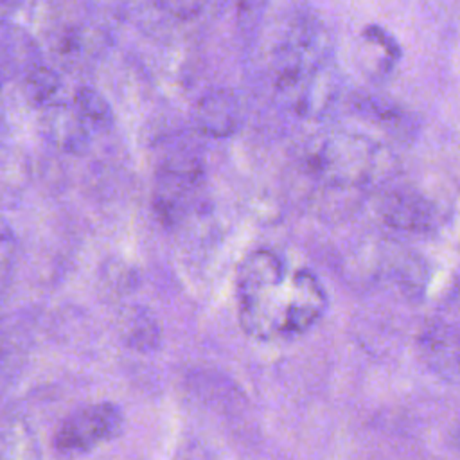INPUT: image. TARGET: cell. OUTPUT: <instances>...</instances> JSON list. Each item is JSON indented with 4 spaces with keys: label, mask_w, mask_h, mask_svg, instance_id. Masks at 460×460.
Here are the masks:
<instances>
[{
    "label": "cell",
    "mask_w": 460,
    "mask_h": 460,
    "mask_svg": "<svg viewBox=\"0 0 460 460\" xmlns=\"http://www.w3.org/2000/svg\"><path fill=\"white\" fill-rule=\"evenodd\" d=\"M354 110L363 119L374 122L376 126H379L381 129H385L392 135H408L410 133V117L404 111H401L399 106H395L385 99H377V97H370V95L358 97L354 102Z\"/></svg>",
    "instance_id": "obj_9"
},
{
    "label": "cell",
    "mask_w": 460,
    "mask_h": 460,
    "mask_svg": "<svg viewBox=\"0 0 460 460\" xmlns=\"http://www.w3.org/2000/svg\"><path fill=\"white\" fill-rule=\"evenodd\" d=\"M226 0H162V5L180 20H196L207 11L217 9Z\"/></svg>",
    "instance_id": "obj_13"
},
{
    "label": "cell",
    "mask_w": 460,
    "mask_h": 460,
    "mask_svg": "<svg viewBox=\"0 0 460 460\" xmlns=\"http://www.w3.org/2000/svg\"><path fill=\"white\" fill-rule=\"evenodd\" d=\"M203 181V160L187 147L171 149L158 165L153 207L164 225H178L194 203Z\"/></svg>",
    "instance_id": "obj_4"
},
{
    "label": "cell",
    "mask_w": 460,
    "mask_h": 460,
    "mask_svg": "<svg viewBox=\"0 0 460 460\" xmlns=\"http://www.w3.org/2000/svg\"><path fill=\"white\" fill-rule=\"evenodd\" d=\"M124 415L113 402H92L72 411L56 429L54 446L66 455L86 453L122 429Z\"/></svg>",
    "instance_id": "obj_5"
},
{
    "label": "cell",
    "mask_w": 460,
    "mask_h": 460,
    "mask_svg": "<svg viewBox=\"0 0 460 460\" xmlns=\"http://www.w3.org/2000/svg\"><path fill=\"white\" fill-rule=\"evenodd\" d=\"M304 171L331 189H363L388 174L386 147L358 131L325 129L302 147Z\"/></svg>",
    "instance_id": "obj_2"
},
{
    "label": "cell",
    "mask_w": 460,
    "mask_h": 460,
    "mask_svg": "<svg viewBox=\"0 0 460 460\" xmlns=\"http://www.w3.org/2000/svg\"><path fill=\"white\" fill-rule=\"evenodd\" d=\"M237 320L257 341H289L307 332L327 309L320 279L305 268L289 271L268 248L250 252L235 273Z\"/></svg>",
    "instance_id": "obj_1"
},
{
    "label": "cell",
    "mask_w": 460,
    "mask_h": 460,
    "mask_svg": "<svg viewBox=\"0 0 460 460\" xmlns=\"http://www.w3.org/2000/svg\"><path fill=\"white\" fill-rule=\"evenodd\" d=\"M23 90L34 106L45 110L59 101L61 79L54 68L38 61L23 74Z\"/></svg>",
    "instance_id": "obj_10"
},
{
    "label": "cell",
    "mask_w": 460,
    "mask_h": 460,
    "mask_svg": "<svg viewBox=\"0 0 460 460\" xmlns=\"http://www.w3.org/2000/svg\"><path fill=\"white\" fill-rule=\"evenodd\" d=\"M47 137L66 153H81L88 146L90 128L79 117L72 102L58 101L43 110Z\"/></svg>",
    "instance_id": "obj_8"
},
{
    "label": "cell",
    "mask_w": 460,
    "mask_h": 460,
    "mask_svg": "<svg viewBox=\"0 0 460 460\" xmlns=\"http://www.w3.org/2000/svg\"><path fill=\"white\" fill-rule=\"evenodd\" d=\"M363 40L374 49H379L388 63H395L401 58V45L397 43L395 36H392L385 27L377 23H370L363 29Z\"/></svg>",
    "instance_id": "obj_12"
},
{
    "label": "cell",
    "mask_w": 460,
    "mask_h": 460,
    "mask_svg": "<svg viewBox=\"0 0 460 460\" xmlns=\"http://www.w3.org/2000/svg\"><path fill=\"white\" fill-rule=\"evenodd\" d=\"M79 117L90 129H110L113 124V111L102 93L90 86H79L72 97Z\"/></svg>",
    "instance_id": "obj_11"
},
{
    "label": "cell",
    "mask_w": 460,
    "mask_h": 460,
    "mask_svg": "<svg viewBox=\"0 0 460 460\" xmlns=\"http://www.w3.org/2000/svg\"><path fill=\"white\" fill-rule=\"evenodd\" d=\"M331 63V41L313 18H298L284 34L273 54V88L282 106L307 115L316 106L323 70Z\"/></svg>",
    "instance_id": "obj_3"
},
{
    "label": "cell",
    "mask_w": 460,
    "mask_h": 460,
    "mask_svg": "<svg viewBox=\"0 0 460 460\" xmlns=\"http://www.w3.org/2000/svg\"><path fill=\"white\" fill-rule=\"evenodd\" d=\"M381 221L401 232H426L437 221L435 205L413 190H392L379 199Z\"/></svg>",
    "instance_id": "obj_7"
},
{
    "label": "cell",
    "mask_w": 460,
    "mask_h": 460,
    "mask_svg": "<svg viewBox=\"0 0 460 460\" xmlns=\"http://www.w3.org/2000/svg\"><path fill=\"white\" fill-rule=\"evenodd\" d=\"M243 122V108L237 95L226 88L207 92L192 110V124L208 138H228Z\"/></svg>",
    "instance_id": "obj_6"
}]
</instances>
